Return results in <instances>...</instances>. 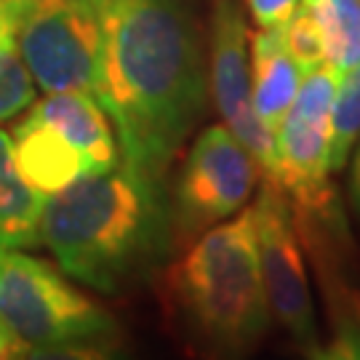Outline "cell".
I'll return each instance as SVG.
<instances>
[{
    "mask_svg": "<svg viewBox=\"0 0 360 360\" xmlns=\"http://www.w3.org/2000/svg\"><path fill=\"white\" fill-rule=\"evenodd\" d=\"M102 27L96 102L115 123L123 166L163 184L206 112V62L187 0H91Z\"/></svg>",
    "mask_w": 360,
    "mask_h": 360,
    "instance_id": "obj_1",
    "label": "cell"
},
{
    "mask_svg": "<svg viewBox=\"0 0 360 360\" xmlns=\"http://www.w3.org/2000/svg\"><path fill=\"white\" fill-rule=\"evenodd\" d=\"M40 243L72 281L117 294L174 248L171 203L163 184L120 163L49 195Z\"/></svg>",
    "mask_w": 360,
    "mask_h": 360,
    "instance_id": "obj_2",
    "label": "cell"
},
{
    "mask_svg": "<svg viewBox=\"0 0 360 360\" xmlns=\"http://www.w3.org/2000/svg\"><path fill=\"white\" fill-rule=\"evenodd\" d=\"M166 294L187 339L211 355L254 349L270 328L262 283L254 208L219 221L171 264Z\"/></svg>",
    "mask_w": 360,
    "mask_h": 360,
    "instance_id": "obj_3",
    "label": "cell"
},
{
    "mask_svg": "<svg viewBox=\"0 0 360 360\" xmlns=\"http://www.w3.org/2000/svg\"><path fill=\"white\" fill-rule=\"evenodd\" d=\"M112 318L49 262L0 248V339L16 355L99 352L115 339Z\"/></svg>",
    "mask_w": 360,
    "mask_h": 360,
    "instance_id": "obj_4",
    "label": "cell"
},
{
    "mask_svg": "<svg viewBox=\"0 0 360 360\" xmlns=\"http://www.w3.org/2000/svg\"><path fill=\"white\" fill-rule=\"evenodd\" d=\"M0 13L40 89L96 99L102 27L91 0H0Z\"/></svg>",
    "mask_w": 360,
    "mask_h": 360,
    "instance_id": "obj_5",
    "label": "cell"
},
{
    "mask_svg": "<svg viewBox=\"0 0 360 360\" xmlns=\"http://www.w3.org/2000/svg\"><path fill=\"white\" fill-rule=\"evenodd\" d=\"M262 174L251 150L224 123L200 131L174 184V245H190L214 224L235 217L257 190Z\"/></svg>",
    "mask_w": 360,
    "mask_h": 360,
    "instance_id": "obj_6",
    "label": "cell"
},
{
    "mask_svg": "<svg viewBox=\"0 0 360 360\" xmlns=\"http://www.w3.org/2000/svg\"><path fill=\"white\" fill-rule=\"evenodd\" d=\"M339 72L321 65L302 75L294 102L275 129V171L294 214L299 217H334L331 193V102Z\"/></svg>",
    "mask_w": 360,
    "mask_h": 360,
    "instance_id": "obj_7",
    "label": "cell"
},
{
    "mask_svg": "<svg viewBox=\"0 0 360 360\" xmlns=\"http://www.w3.org/2000/svg\"><path fill=\"white\" fill-rule=\"evenodd\" d=\"M257 251L270 318L307 355H321L323 342L315 321V302L309 294L304 245L296 230L291 198L281 181L262 174V190L254 203Z\"/></svg>",
    "mask_w": 360,
    "mask_h": 360,
    "instance_id": "obj_8",
    "label": "cell"
},
{
    "mask_svg": "<svg viewBox=\"0 0 360 360\" xmlns=\"http://www.w3.org/2000/svg\"><path fill=\"white\" fill-rule=\"evenodd\" d=\"M208 89L224 126L251 150L264 176L275 171V134L254 110L251 62H248V27L232 0H217L211 19V62Z\"/></svg>",
    "mask_w": 360,
    "mask_h": 360,
    "instance_id": "obj_9",
    "label": "cell"
},
{
    "mask_svg": "<svg viewBox=\"0 0 360 360\" xmlns=\"http://www.w3.org/2000/svg\"><path fill=\"white\" fill-rule=\"evenodd\" d=\"M296 230L302 245L309 251L315 264V275L321 283L328 323H331V342H326L318 358L331 360H360V285H355L342 272L336 262L328 224L334 217H299Z\"/></svg>",
    "mask_w": 360,
    "mask_h": 360,
    "instance_id": "obj_10",
    "label": "cell"
},
{
    "mask_svg": "<svg viewBox=\"0 0 360 360\" xmlns=\"http://www.w3.org/2000/svg\"><path fill=\"white\" fill-rule=\"evenodd\" d=\"M11 147L19 174L30 187H35L46 198L70 187L72 181L91 176L89 160L83 153L35 112H30L19 126H13Z\"/></svg>",
    "mask_w": 360,
    "mask_h": 360,
    "instance_id": "obj_11",
    "label": "cell"
},
{
    "mask_svg": "<svg viewBox=\"0 0 360 360\" xmlns=\"http://www.w3.org/2000/svg\"><path fill=\"white\" fill-rule=\"evenodd\" d=\"M32 112L51 123L53 129L72 142L89 160L91 176L107 174L120 166V150L110 115L91 94L83 91H56L32 107Z\"/></svg>",
    "mask_w": 360,
    "mask_h": 360,
    "instance_id": "obj_12",
    "label": "cell"
},
{
    "mask_svg": "<svg viewBox=\"0 0 360 360\" xmlns=\"http://www.w3.org/2000/svg\"><path fill=\"white\" fill-rule=\"evenodd\" d=\"M283 27L257 30L248 40L251 77H254V83H251L254 110H257L259 120L272 134L281 126V120L294 102L296 91L302 86V72L285 49Z\"/></svg>",
    "mask_w": 360,
    "mask_h": 360,
    "instance_id": "obj_13",
    "label": "cell"
},
{
    "mask_svg": "<svg viewBox=\"0 0 360 360\" xmlns=\"http://www.w3.org/2000/svg\"><path fill=\"white\" fill-rule=\"evenodd\" d=\"M46 195L30 187L13 160L11 134L0 131V248L40 245Z\"/></svg>",
    "mask_w": 360,
    "mask_h": 360,
    "instance_id": "obj_14",
    "label": "cell"
},
{
    "mask_svg": "<svg viewBox=\"0 0 360 360\" xmlns=\"http://www.w3.org/2000/svg\"><path fill=\"white\" fill-rule=\"evenodd\" d=\"M318 27L323 59L342 75L360 65V0H302Z\"/></svg>",
    "mask_w": 360,
    "mask_h": 360,
    "instance_id": "obj_15",
    "label": "cell"
},
{
    "mask_svg": "<svg viewBox=\"0 0 360 360\" xmlns=\"http://www.w3.org/2000/svg\"><path fill=\"white\" fill-rule=\"evenodd\" d=\"M360 139V65L349 67L339 75L331 102V150L328 166L331 174H339L347 166L349 155Z\"/></svg>",
    "mask_w": 360,
    "mask_h": 360,
    "instance_id": "obj_16",
    "label": "cell"
},
{
    "mask_svg": "<svg viewBox=\"0 0 360 360\" xmlns=\"http://www.w3.org/2000/svg\"><path fill=\"white\" fill-rule=\"evenodd\" d=\"M35 102V80L19 51L13 32H0V123L22 115Z\"/></svg>",
    "mask_w": 360,
    "mask_h": 360,
    "instance_id": "obj_17",
    "label": "cell"
},
{
    "mask_svg": "<svg viewBox=\"0 0 360 360\" xmlns=\"http://www.w3.org/2000/svg\"><path fill=\"white\" fill-rule=\"evenodd\" d=\"M283 38L285 49H288V53H291V59L296 62L302 75L315 70V67L326 65L318 27H315V22H312V16H309L304 6H296V11L291 13V19L283 27Z\"/></svg>",
    "mask_w": 360,
    "mask_h": 360,
    "instance_id": "obj_18",
    "label": "cell"
},
{
    "mask_svg": "<svg viewBox=\"0 0 360 360\" xmlns=\"http://www.w3.org/2000/svg\"><path fill=\"white\" fill-rule=\"evenodd\" d=\"M296 6H299V0H245V8L259 30L283 27L291 19V13L296 11Z\"/></svg>",
    "mask_w": 360,
    "mask_h": 360,
    "instance_id": "obj_19",
    "label": "cell"
},
{
    "mask_svg": "<svg viewBox=\"0 0 360 360\" xmlns=\"http://www.w3.org/2000/svg\"><path fill=\"white\" fill-rule=\"evenodd\" d=\"M352 158V168H349V179H347V195H349V206L355 211V217L360 219V144Z\"/></svg>",
    "mask_w": 360,
    "mask_h": 360,
    "instance_id": "obj_20",
    "label": "cell"
},
{
    "mask_svg": "<svg viewBox=\"0 0 360 360\" xmlns=\"http://www.w3.org/2000/svg\"><path fill=\"white\" fill-rule=\"evenodd\" d=\"M0 358H8V349H6V345H3V339H0Z\"/></svg>",
    "mask_w": 360,
    "mask_h": 360,
    "instance_id": "obj_21",
    "label": "cell"
},
{
    "mask_svg": "<svg viewBox=\"0 0 360 360\" xmlns=\"http://www.w3.org/2000/svg\"><path fill=\"white\" fill-rule=\"evenodd\" d=\"M6 27H8V25H6V19H3V13H0V32H3Z\"/></svg>",
    "mask_w": 360,
    "mask_h": 360,
    "instance_id": "obj_22",
    "label": "cell"
}]
</instances>
